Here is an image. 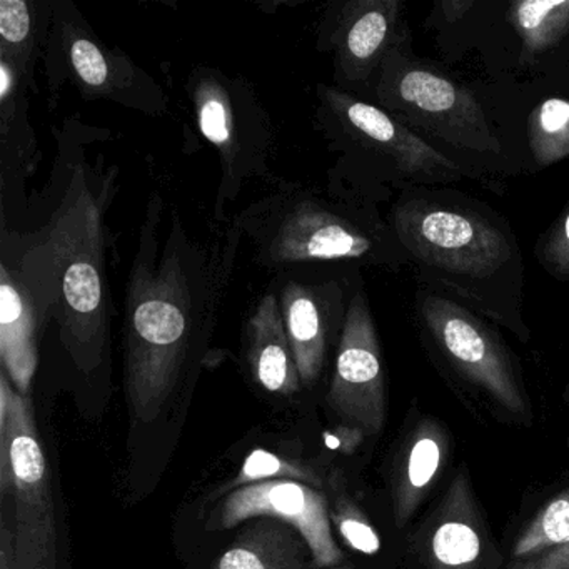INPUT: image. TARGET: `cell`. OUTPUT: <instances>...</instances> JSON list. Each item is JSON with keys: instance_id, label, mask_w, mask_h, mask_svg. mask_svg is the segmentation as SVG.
<instances>
[{"instance_id": "6da1fadb", "label": "cell", "mask_w": 569, "mask_h": 569, "mask_svg": "<svg viewBox=\"0 0 569 569\" xmlns=\"http://www.w3.org/2000/svg\"><path fill=\"white\" fill-rule=\"evenodd\" d=\"M152 192L129 271L124 305V375L136 418L154 421L181 385L196 349L204 348L228 299L244 236L232 219L201 239Z\"/></svg>"}, {"instance_id": "7a4b0ae2", "label": "cell", "mask_w": 569, "mask_h": 569, "mask_svg": "<svg viewBox=\"0 0 569 569\" xmlns=\"http://www.w3.org/2000/svg\"><path fill=\"white\" fill-rule=\"evenodd\" d=\"M114 176L76 164L44 228L9 231L2 221L0 252L24 281L62 349L82 375H91L111 345L108 208Z\"/></svg>"}, {"instance_id": "3957f363", "label": "cell", "mask_w": 569, "mask_h": 569, "mask_svg": "<svg viewBox=\"0 0 569 569\" xmlns=\"http://www.w3.org/2000/svg\"><path fill=\"white\" fill-rule=\"evenodd\" d=\"M388 221L419 284L451 296L521 342L531 339L522 252L511 226L491 206L445 186L409 188Z\"/></svg>"}, {"instance_id": "277c9868", "label": "cell", "mask_w": 569, "mask_h": 569, "mask_svg": "<svg viewBox=\"0 0 569 569\" xmlns=\"http://www.w3.org/2000/svg\"><path fill=\"white\" fill-rule=\"evenodd\" d=\"M236 221L256 264L279 274L319 264L411 266L388 219L359 196L322 194L282 182L239 212Z\"/></svg>"}, {"instance_id": "5b68a950", "label": "cell", "mask_w": 569, "mask_h": 569, "mask_svg": "<svg viewBox=\"0 0 569 569\" xmlns=\"http://www.w3.org/2000/svg\"><path fill=\"white\" fill-rule=\"evenodd\" d=\"M316 98V122L322 136L345 154L342 161L368 169L381 184L405 191L481 179L372 102L326 84L318 86Z\"/></svg>"}, {"instance_id": "8992f818", "label": "cell", "mask_w": 569, "mask_h": 569, "mask_svg": "<svg viewBox=\"0 0 569 569\" xmlns=\"http://www.w3.org/2000/svg\"><path fill=\"white\" fill-rule=\"evenodd\" d=\"M369 102L468 158L486 164L505 162V146L486 109L461 82L436 66L419 61L402 39L382 62Z\"/></svg>"}, {"instance_id": "52a82bcc", "label": "cell", "mask_w": 569, "mask_h": 569, "mask_svg": "<svg viewBox=\"0 0 569 569\" xmlns=\"http://www.w3.org/2000/svg\"><path fill=\"white\" fill-rule=\"evenodd\" d=\"M186 91L199 131L221 162L216 219L226 221V209L249 181L271 178L276 156L271 116L248 79L211 66L192 69Z\"/></svg>"}, {"instance_id": "ba28073f", "label": "cell", "mask_w": 569, "mask_h": 569, "mask_svg": "<svg viewBox=\"0 0 569 569\" xmlns=\"http://www.w3.org/2000/svg\"><path fill=\"white\" fill-rule=\"evenodd\" d=\"M0 495L14 498V569H58V535L48 461L31 396L0 369Z\"/></svg>"}, {"instance_id": "9c48e42d", "label": "cell", "mask_w": 569, "mask_h": 569, "mask_svg": "<svg viewBox=\"0 0 569 569\" xmlns=\"http://www.w3.org/2000/svg\"><path fill=\"white\" fill-rule=\"evenodd\" d=\"M416 325L422 338L469 385L516 416L529 412L515 358L495 322L468 306L419 284L415 296Z\"/></svg>"}, {"instance_id": "30bf717a", "label": "cell", "mask_w": 569, "mask_h": 569, "mask_svg": "<svg viewBox=\"0 0 569 569\" xmlns=\"http://www.w3.org/2000/svg\"><path fill=\"white\" fill-rule=\"evenodd\" d=\"M406 38L399 0H348L329 6L318 41L331 52L335 88L369 102L382 62Z\"/></svg>"}, {"instance_id": "8fae6325", "label": "cell", "mask_w": 569, "mask_h": 569, "mask_svg": "<svg viewBox=\"0 0 569 569\" xmlns=\"http://www.w3.org/2000/svg\"><path fill=\"white\" fill-rule=\"evenodd\" d=\"M51 39L86 99H108L154 118L168 111L161 86L124 52L106 48L71 2H56Z\"/></svg>"}, {"instance_id": "7c38bea8", "label": "cell", "mask_w": 569, "mask_h": 569, "mask_svg": "<svg viewBox=\"0 0 569 569\" xmlns=\"http://www.w3.org/2000/svg\"><path fill=\"white\" fill-rule=\"evenodd\" d=\"M362 282L358 266H345L315 279L286 278L279 286L286 332L302 386L321 378L331 346H339L352 296Z\"/></svg>"}, {"instance_id": "4fadbf2b", "label": "cell", "mask_w": 569, "mask_h": 569, "mask_svg": "<svg viewBox=\"0 0 569 569\" xmlns=\"http://www.w3.org/2000/svg\"><path fill=\"white\" fill-rule=\"evenodd\" d=\"M328 405L346 426L379 435L386 421V378L381 342L365 286L349 305L336 349Z\"/></svg>"}, {"instance_id": "5bb4252c", "label": "cell", "mask_w": 569, "mask_h": 569, "mask_svg": "<svg viewBox=\"0 0 569 569\" xmlns=\"http://www.w3.org/2000/svg\"><path fill=\"white\" fill-rule=\"evenodd\" d=\"M274 518L301 532L316 568H336L342 552L332 535L328 496L292 479L259 482L229 492L209 522V529H231L248 519Z\"/></svg>"}, {"instance_id": "9a60e30c", "label": "cell", "mask_w": 569, "mask_h": 569, "mask_svg": "<svg viewBox=\"0 0 569 569\" xmlns=\"http://www.w3.org/2000/svg\"><path fill=\"white\" fill-rule=\"evenodd\" d=\"M46 322L31 291L16 269L0 259V369L14 388L29 396L39 366Z\"/></svg>"}, {"instance_id": "2e32d148", "label": "cell", "mask_w": 569, "mask_h": 569, "mask_svg": "<svg viewBox=\"0 0 569 569\" xmlns=\"http://www.w3.org/2000/svg\"><path fill=\"white\" fill-rule=\"evenodd\" d=\"M244 349L256 385L281 396L296 395L301 389V376L286 332L278 291L266 292L246 319Z\"/></svg>"}, {"instance_id": "e0dca14e", "label": "cell", "mask_w": 569, "mask_h": 569, "mask_svg": "<svg viewBox=\"0 0 569 569\" xmlns=\"http://www.w3.org/2000/svg\"><path fill=\"white\" fill-rule=\"evenodd\" d=\"M312 558L301 532L274 518H258L222 552L216 569H309Z\"/></svg>"}, {"instance_id": "ac0fdd59", "label": "cell", "mask_w": 569, "mask_h": 569, "mask_svg": "<svg viewBox=\"0 0 569 569\" xmlns=\"http://www.w3.org/2000/svg\"><path fill=\"white\" fill-rule=\"evenodd\" d=\"M54 11L56 2L0 0V58L14 66L34 94L36 64L48 49Z\"/></svg>"}, {"instance_id": "d6986e66", "label": "cell", "mask_w": 569, "mask_h": 569, "mask_svg": "<svg viewBox=\"0 0 569 569\" xmlns=\"http://www.w3.org/2000/svg\"><path fill=\"white\" fill-rule=\"evenodd\" d=\"M28 86L8 59L0 58V146L2 174L28 176L38 166V142L28 118Z\"/></svg>"}, {"instance_id": "ffe728a7", "label": "cell", "mask_w": 569, "mask_h": 569, "mask_svg": "<svg viewBox=\"0 0 569 569\" xmlns=\"http://www.w3.org/2000/svg\"><path fill=\"white\" fill-rule=\"evenodd\" d=\"M442 518L429 535V561L436 569H472L482 556V539L475 518L468 515V485L465 476L452 482Z\"/></svg>"}, {"instance_id": "44dd1931", "label": "cell", "mask_w": 569, "mask_h": 569, "mask_svg": "<svg viewBox=\"0 0 569 569\" xmlns=\"http://www.w3.org/2000/svg\"><path fill=\"white\" fill-rule=\"evenodd\" d=\"M415 435L395 492V518L398 528H402L412 518L429 486L438 476L445 458L446 436L435 421H422Z\"/></svg>"}, {"instance_id": "7402d4cb", "label": "cell", "mask_w": 569, "mask_h": 569, "mask_svg": "<svg viewBox=\"0 0 569 569\" xmlns=\"http://www.w3.org/2000/svg\"><path fill=\"white\" fill-rule=\"evenodd\" d=\"M509 22L522 46V58L548 54L569 36V0H525L509 4Z\"/></svg>"}, {"instance_id": "603a6c76", "label": "cell", "mask_w": 569, "mask_h": 569, "mask_svg": "<svg viewBox=\"0 0 569 569\" xmlns=\"http://www.w3.org/2000/svg\"><path fill=\"white\" fill-rule=\"evenodd\" d=\"M528 141L538 168L569 158V99H546L531 112Z\"/></svg>"}, {"instance_id": "cb8c5ba5", "label": "cell", "mask_w": 569, "mask_h": 569, "mask_svg": "<svg viewBox=\"0 0 569 569\" xmlns=\"http://www.w3.org/2000/svg\"><path fill=\"white\" fill-rule=\"evenodd\" d=\"M569 541V489L539 509L512 548L516 561L535 558Z\"/></svg>"}, {"instance_id": "d4e9b609", "label": "cell", "mask_w": 569, "mask_h": 569, "mask_svg": "<svg viewBox=\"0 0 569 569\" xmlns=\"http://www.w3.org/2000/svg\"><path fill=\"white\" fill-rule=\"evenodd\" d=\"M329 489H331L332 501L329 518L338 529L339 536L355 551L375 556L381 549V538L376 532L375 526L369 522L368 516L346 489L342 472L335 471L329 476Z\"/></svg>"}, {"instance_id": "484cf974", "label": "cell", "mask_w": 569, "mask_h": 569, "mask_svg": "<svg viewBox=\"0 0 569 569\" xmlns=\"http://www.w3.org/2000/svg\"><path fill=\"white\" fill-rule=\"evenodd\" d=\"M276 479H292V481L306 482L316 489L322 486L321 478L309 466L292 461L284 456L274 455V452L264 451V449H256L246 458L238 476L231 479L216 496L224 495L228 491H238L246 486L259 485V482L276 481Z\"/></svg>"}, {"instance_id": "4316f807", "label": "cell", "mask_w": 569, "mask_h": 569, "mask_svg": "<svg viewBox=\"0 0 569 569\" xmlns=\"http://www.w3.org/2000/svg\"><path fill=\"white\" fill-rule=\"evenodd\" d=\"M539 266L558 281L569 279V204L536 246Z\"/></svg>"}, {"instance_id": "83f0119b", "label": "cell", "mask_w": 569, "mask_h": 569, "mask_svg": "<svg viewBox=\"0 0 569 569\" xmlns=\"http://www.w3.org/2000/svg\"><path fill=\"white\" fill-rule=\"evenodd\" d=\"M508 569H569V541L535 558L511 562Z\"/></svg>"}, {"instance_id": "f1b7e54d", "label": "cell", "mask_w": 569, "mask_h": 569, "mask_svg": "<svg viewBox=\"0 0 569 569\" xmlns=\"http://www.w3.org/2000/svg\"><path fill=\"white\" fill-rule=\"evenodd\" d=\"M362 435L365 432L352 426H336L335 429L325 432V445L331 451L352 452L361 442Z\"/></svg>"}, {"instance_id": "f546056e", "label": "cell", "mask_w": 569, "mask_h": 569, "mask_svg": "<svg viewBox=\"0 0 569 569\" xmlns=\"http://www.w3.org/2000/svg\"><path fill=\"white\" fill-rule=\"evenodd\" d=\"M439 9H442V14L448 22L458 21L466 12L475 9V2L471 0H448V2H441Z\"/></svg>"}, {"instance_id": "4dcf8cb0", "label": "cell", "mask_w": 569, "mask_h": 569, "mask_svg": "<svg viewBox=\"0 0 569 569\" xmlns=\"http://www.w3.org/2000/svg\"><path fill=\"white\" fill-rule=\"evenodd\" d=\"M331 569H355L351 565H342V566H336V568Z\"/></svg>"}, {"instance_id": "1f68e13d", "label": "cell", "mask_w": 569, "mask_h": 569, "mask_svg": "<svg viewBox=\"0 0 569 569\" xmlns=\"http://www.w3.org/2000/svg\"><path fill=\"white\" fill-rule=\"evenodd\" d=\"M565 401H566V402H569V382H568V386H566V391H565Z\"/></svg>"}]
</instances>
